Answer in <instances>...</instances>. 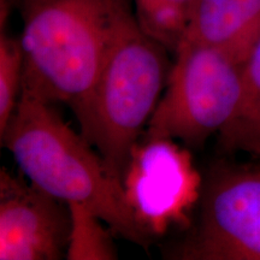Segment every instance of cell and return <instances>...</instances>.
<instances>
[{"label":"cell","mask_w":260,"mask_h":260,"mask_svg":"<svg viewBox=\"0 0 260 260\" xmlns=\"http://www.w3.org/2000/svg\"><path fill=\"white\" fill-rule=\"evenodd\" d=\"M69 236L67 204L0 170V260L67 258Z\"/></svg>","instance_id":"7"},{"label":"cell","mask_w":260,"mask_h":260,"mask_svg":"<svg viewBox=\"0 0 260 260\" xmlns=\"http://www.w3.org/2000/svg\"><path fill=\"white\" fill-rule=\"evenodd\" d=\"M195 0H133V11L146 34L176 51L186 35Z\"/></svg>","instance_id":"10"},{"label":"cell","mask_w":260,"mask_h":260,"mask_svg":"<svg viewBox=\"0 0 260 260\" xmlns=\"http://www.w3.org/2000/svg\"><path fill=\"white\" fill-rule=\"evenodd\" d=\"M70 212V236L67 259L110 260L116 259L115 247L104 220L81 204H68Z\"/></svg>","instance_id":"11"},{"label":"cell","mask_w":260,"mask_h":260,"mask_svg":"<svg viewBox=\"0 0 260 260\" xmlns=\"http://www.w3.org/2000/svg\"><path fill=\"white\" fill-rule=\"evenodd\" d=\"M24 56L19 38L0 34V134L16 111L23 88Z\"/></svg>","instance_id":"12"},{"label":"cell","mask_w":260,"mask_h":260,"mask_svg":"<svg viewBox=\"0 0 260 260\" xmlns=\"http://www.w3.org/2000/svg\"><path fill=\"white\" fill-rule=\"evenodd\" d=\"M21 0H0V14L9 15L10 9L14 5V3H19Z\"/></svg>","instance_id":"13"},{"label":"cell","mask_w":260,"mask_h":260,"mask_svg":"<svg viewBox=\"0 0 260 260\" xmlns=\"http://www.w3.org/2000/svg\"><path fill=\"white\" fill-rule=\"evenodd\" d=\"M260 35V0H195L184 39L226 51L240 61Z\"/></svg>","instance_id":"8"},{"label":"cell","mask_w":260,"mask_h":260,"mask_svg":"<svg viewBox=\"0 0 260 260\" xmlns=\"http://www.w3.org/2000/svg\"><path fill=\"white\" fill-rule=\"evenodd\" d=\"M22 90L76 113L95 86L121 0H21Z\"/></svg>","instance_id":"3"},{"label":"cell","mask_w":260,"mask_h":260,"mask_svg":"<svg viewBox=\"0 0 260 260\" xmlns=\"http://www.w3.org/2000/svg\"><path fill=\"white\" fill-rule=\"evenodd\" d=\"M122 184L130 209L149 236L186 224L203 188L188 149L167 138L139 141Z\"/></svg>","instance_id":"6"},{"label":"cell","mask_w":260,"mask_h":260,"mask_svg":"<svg viewBox=\"0 0 260 260\" xmlns=\"http://www.w3.org/2000/svg\"><path fill=\"white\" fill-rule=\"evenodd\" d=\"M199 219L178 247L184 260H260V169L223 165L203 183Z\"/></svg>","instance_id":"5"},{"label":"cell","mask_w":260,"mask_h":260,"mask_svg":"<svg viewBox=\"0 0 260 260\" xmlns=\"http://www.w3.org/2000/svg\"><path fill=\"white\" fill-rule=\"evenodd\" d=\"M52 105L22 90L0 134L23 176L67 205L88 207L129 241L146 245L149 235L130 209L122 182L86 136L71 129Z\"/></svg>","instance_id":"1"},{"label":"cell","mask_w":260,"mask_h":260,"mask_svg":"<svg viewBox=\"0 0 260 260\" xmlns=\"http://www.w3.org/2000/svg\"><path fill=\"white\" fill-rule=\"evenodd\" d=\"M167 51L142 30L129 0H121L95 86L75 115L81 133L117 180L153 115L168 80Z\"/></svg>","instance_id":"2"},{"label":"cell","mask_w":260,"mask_h":260,"mask_svg":"<svg viewBox=\"0 0 260 260\" xmlns=\"http://www.w3.org/2000/svg\"><path fill=\"white\" fill-rule=\"evenodd\" d=\"M225 152H247L260 158V35L242 63L239 106L218 134Z\"/></svg>","instance_id":"9"},{"label":"cell","mask_w":260,"mask_h":260,"mask_svg":"<svg viewBox=\"0 0 260 260\" xmlns=\"http://www.w3.org/2000/svg\"><path fill=\"white\" fill-rule=\"evenodd\" d=\"M145 138L198 147L219 134L239 106L242 61L220 48L183 41Z\"/></svg>","instance_id":"4"}]
</instances>
